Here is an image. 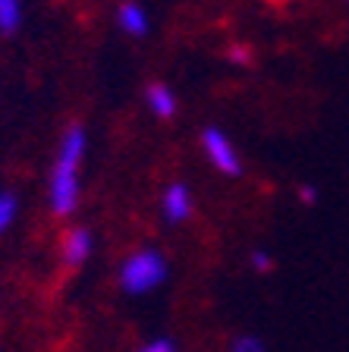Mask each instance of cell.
I'll return each instance as SVG.
<instances>
[{
  "label": "cell",
  "mask_w": 349,
  "mask_h": 352,
  "mask_svg": "<svg viewBox=\"0 0 349 352\" xmlns=\"http://www.w3.org/2000/svg\"><path fill=\"white\" fill-rule=\"evenodd\" d=\"M82 154H85V132L79 126L63 135L60 145L57 164L51 173V208L57 214H70L79 201V167H82Z\"/></svg>",
  "instance_id": "obj_1"
},
{
  "label": "cell",
  "mask_w": 349,
  "mask_h": 352,
  "mask_svg": "<svg viewBox=\"0 0 349 352\" xmlns=\"http://www.w3.org/2000/svg\"><path fill=\"white\" fill-rule=\"evenodd\" d=\"M167 274H170L167 258L154 249H145V252H136V255L123 264L120 283H123V289L129 296H145V293H151V289H158V286L167 280Z\"/></svg>",
  "instance_id": "obj_2"
},
{
  "label": "cell",
  "mask_w": 349,
  "mask_h": 352,
  "mask_svg": "<svg viewBox=\"0 0 349 352\" xmlns=\"http://www.w3.org/2000/svg\"><path fill=\"white\" fill-rule=\"evenodd\" d=\"M202 148H204V154H208V161H211L224 176H233V179L242 176V157L224 129L208 126V129L202 132Z\"/></svg>",
  "instance_id": "obj_3"
},
{
  "label": "cell",
  "mask_w": 349,
  "mask_h": 352,
  "mask_svg": "<svg viewBox=\"0 0 349 352\" xmlns=\"http://www.w3.org/2000/svg\"><path fill=\"white\" fill-rule=\"evenodd\" d=\"M164 217L170 223H182L192 217V192L186 183H173L164 192Z\"/></svg>",
  "instance_id": "obj_4"
},
{
  "label": "cell",
  "mask_w": 349,
  "mask_h": 352,
  "mask_svg": "<svg viewBox=\"0 0 349 352\" xmlns=\"http://www.w3.org/2000/svg\"><path fill=\"white\" fill-rule=\"evenodd\" d=\"M145 101H148V107H151V113L154 117H160V120H170V117H176V95L170 91L167 85H151L145 91Z\"/></svg>",
  "instance_id": "obj_5"
},
{
  "label": "cell",
  "mask_w": 349,
  "mask_h": 352,
  "mask_svg": "<svg viewBox=\"0 0 349 352\" xmlns=\"http://www.w3.org/2000/svg\"><path fill=\"white\" fill-rule=\"evenodd\" d=\"M92 255V233L88 230H73V233L66 236V242H63V258L70 264H82L85 258Z\"/></svg>",
  "instance_id": "obj_6"
},
{
  "label": "cell",
  "mask_w": 349,
  "mask_h": 352,
  "mask_svg": "<svg viewBox=\"0 0 349 352\" xmlns=\"http://www.w3.org/2000/svg\"><path fill=\"white\" fill-rule=\"evenodd\" d=\"M120 25H123V32L126 35H132V38H142L148 32V16H145V10L138 7V3H123L120 7Z\"/></svg>",
  "instance_id": "obj_7"
},
{
  "label": "cell",
  "mask_w": 349,
  "mask_h": 352,
  "mask_svg": "<svg viewBox=\"0 0 349 352\" xmlns=\"http://www.w3.org/2000/svg\"><path fill=\"white\" fill-rule=\"evenodd\" d=\"M22 19V0H0V32H16Z\"/></svg>",
  "instance_id": "obj_8"
},
{
  "label": "cell",
  "mask_w": 349,
  "mask_h": 352,
  "mask_svg": "<svg viewBox=\"0 0 349 352\" xmlns=\"http://www.w3.org/2000/svg\"><path fill=\"white\" fill-rule=\"evenodd\" d=\"M230 352H268V346H264V340L258 333H240L230 343Z\"/></svg>",
  "instance_id": "obj_9"
},
{
  "label": "cell",
  "mask_w": 349,
  "mask_h": 352,
  "mask_svg": "<svg viewBox=\"0 0 349 352\" xmlns=\"http://www.w3.org/2000/svg\"><path fill=\"white\" fill-rule=\"evenodd\" d=\"M248 264H252L255 274H271L274 271V258H271V252H264V249H255L252 255H248Z\"/></svg>",
  "instance_id": "obj_10"
},
{
  "label": "cell",
  "mask_w": 349,
  "mask_h": 352,
  "mask_svg": "<svg viewBox=\"0 0 349 352\" xmlns=\"http://www.w3.org/2000/svg\"><path fill=\"white\" fill-rule=\"evenodd\" d=\"M13 217H16V201H13V195H0V233L13 223Z\"/></svg>",
  "instance_id": "obj_11"
},
{
  "label": "cell",
  "mask_w": 349,
  "mask_h": 352,
  "mask_svg": "<svg viewBox=\"0 0 349 352\" xmlns=\"http://www.w3.org/2000/svg\"><path fill=\"white\" fill-rule=\"evenodd\" d=\"M226 57H230L233 63L246 66V63H252V47H246V44H236V47H230V51H226Z\"/></svg>",
  "instance_id": "obj_12"
},
{
  "label": "cell",
  "mask_w": 349,
  "mask_h": 352,
  "mask_svg": "<svg viewBox=\"0 0 349 352\" xmlns=\"http://www.w3.org/2000/svg\"><path fill=\"white\" fill-rule=\"evenodd\" d=\"M299 201H302L306 208H315L318 205V189H315L312 183H302L299 186Z\"/></svg>",
  "instance_id": "obj_13"
},
{
  "label": "cell",
  "mask_w": 349,
  "mask_h": 352,
  "mask_svg": "<svg viewBox=\"0 0 349 352\" xmlns=\"http://www.w3.org/2000/svg\"><path fill=\"white\" fill-rule=\"evenodd\" d=\"M138 352H176V346L170 340H151L148 346H142Z\"/></svg>",
  "instance_id": "obj_14"
},
{
  "label": "cell",
  "mask_w": 349,
  "mask_h": 352,
  "mask_svg": "<svg viewBox=\"0 0 349 352\" xmlns=\"http://www.w3.org/2000/svg\"><path fill=\"white\" fill-rule=\"evenodd\" d=\"M346 3H349V0H346Z\"/></svg>",
  "instance_id": "obj_15"
}]
</instances>
